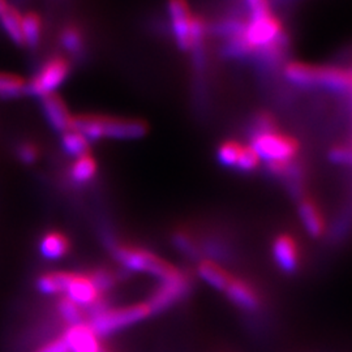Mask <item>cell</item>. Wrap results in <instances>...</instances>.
<instances>
[{
	"label": "cell",
	"instance_id": "6da1fadb",
	"mask_svg": "<svg viewBox=\"0 0 352 352\" xmlns=\"http://www.w3.org/2000/svg\"><path fill=\"white\" fill-rule=\"evenodd\" d=\"M72 128L91 142L96 140H136L146 136L149 124L139 118L115 116L109 113H78Z\"/></svg>",
	"mask_w": 352,
	"mask_h": 352
},
{
	"label": "cell",
	"instance_id": "7a4b0ae2",
	"mask_svg": "<svg viewBox=\"0 0 352 352\" xmlns=\"http://www.w3.org/2000/svg\"><path fill=\"white\" fill-rule=\"evenodd\" d=\"M111 252L116 261H119L128 270L135 273H148L158 278L161 282L174 279L183 273V270L170 264L158 254L141 247L113 243L111 244Z\"/></svg>",
	"mask_w": 352,
	"mask_h": 352
},
{
	"label": "cell",
	"instance_id": "3957f363",
	"mask_svg": "<svg viewBox=\"0 0 352 352\" xmlns=\"http://www.w3.org/2000/svg\"><path fill=\"white\" fill-rule=\"evenodd\" d=\"M151 315L149 304L140 302L126 307H106L100 312L93 314L88 324L98 337H107L126 327H132Z\"/></svg>",
	"mask_w": 352,
	"mask_h": 352
},
{
	"label": "cell",
	"instance_id": "277c9868",
	"mask_svg": "<svg viewBox=\"0 0 352 352\" xmlns=\"http://www.w3.org/2000/svg\"><path fill=\"white\" fill-rule=\"evenodd\" d=\"M72 65L68 56L54 55L38 68L37 74L28 80L26 94L42 98L63 85L68 76L71 75Z\"/></svg>",
	"mask_w": 352,
	"mask_h": 352
},
{
	"label": "cell",
	"instance_id": "5b68a950",
	"mask_svg": "<svg viewBox=\"0 0 352 352\" xmlns=\"http://www.w3.org/2000/svg\"><path fill=\"white\" fill-rule=\"evenodd\" d=\"M219 162L228 168L252 173L260 164V158L245 139H227L218 148Z\"/></svg>",
	"mask_w": 352,
	"mask_h": 352
},
{
	"label": "cell",
	"instance_id": "8992f818",
	"mask_svg": "<svg viewBox=\"0 0 352 352\" xmlns=\"http://www.w3.org/2000/svg\"><path fill=\"white\" fill-rule=\"evenodd\" d=\"M192 289V278L183 272L179 277L164 280L153 291L151 298L146 300L151 307V314L158 315L167 311L173 305L182 302Z\"/></svg>",
	"mask_w": 352,
	"mask_h": 352
},
{
	"label": "cell",
	"instance_id": "52a82bcc",
	"mask_svg": "<svg viewBox=\"0 0 352 352\" xmlns=\"http://www.w3.org/2000/svg\"><path fill=\"white\" fill-rule=\"evenodd\" d=\"M227 299L245 314H257L263 308V299L254 285L244 278L232 277L225 289Z\"/></svg>",
	"mask_w": 352,
	"mask_h": 352
},
{
	"label": "cell",
	"instance_id": "ba28073f",
	"mask_svg": "<svg viewBox=\"0 0 352 352\" xmlns=\"http://www.w3.org/2000/svg\"><path fill=\"white\" fill-rule=\"evenodd\" d=\"M102 295L103 294L89 274L72 273V278L64 296H68L81 308H91L94 311L104 305Z\"/></svg>",
	"mask_w": 352,
	"mask_h": 352
},
{
	"label": "cell",
	"instance_id": "9c48e42d",
	"mask_svg": "<svg viewBox=\"0 0 352 352\" xmlns=\"http://www.w3.org/2000/svg\"><path fill=\"white\" fill-rule=\"evenodd\" d=\"M41 103H42L43 115H45L49 126L55 132L62 135L72 128L75 113L69 110L67 102L64 101L58 93H52V94L42 97Z\"/></svg>",
	"mask_w": 352,
	"mask_h": 352
},
{
	"label": "cell",
	"instance_id": "30bf717a",
	"mask_svg": "<svg viewBox=\"0 0 352 352\" xmlns=\"http://www.w3.org/2000/svg\"><path fill=\"white\" fill-rule=\"evenodd\" d=\"M69 352H109L88 321L67 327L63 334Z\"/></svg>",
	"mask_w": 352,
	"mask_h": 352
},
{
	"label": "cell",
	"instance_id": "8fae6325",
	"mask_svg": "<svg viewBox=\"0 0 352 352\" xmlns=\"http://www.w3.org/2000/svg\"><path fill=\"white\" fill-rule=\"evenodd\" d=\"M273 256L278 267L286 274H295L300 266V251L296 240L289 234L278 235L273 243Z\"/></svg>",
	"mask_w": 352,
	"mask_h": 352
},
{
	"label": "cell",
	"instance_id": "7c38bea8",
	"mask_svg": "<svg viewBox=\"0 0 352 352\" xmlns=\"http://www.w3.org/2000/svg\"><path fill=\"white\" fill-rule=\"evenodd\" d=\"M298 212L302 226L312 238H320L325 234L327 225L324 214L318 206V202L309 193H305L298 201Z\"/></svg>",
	"mask_w": 352,
	"mask_h": 352
},
{
	"label": "cell",
	"instance_id": "4fadbf2b",
	"mask_svg": "<svg viewBox=\"0 0 352 352\" xmlns=\"http://www.w3.org/2000/svg\"><path fill=\"white\" fill-rule=\"evenodd\" d=\"M199 276L212 287L221 292H225L227 286L230 285L232 276L227 272L221 264L213 263L210 260H201L197 266Z\"/></svg>",
	"mask_w": 352,
	"mask_h": 352
},
{
	"label": "cell",
	"instance_id": "5bb4252c",
	"mask_svg": "<svg viewBox=\"0 0 352 352\" xmlns=\"http://www.w3.org/2000/svg\"><path fill=\"white\" fill-rule=\"evenodd\" d=\"M68 251L69 240L59 231L46 232L39 243V252L46 260H59L64 257Z\"/></svg>",
	"mask_w": 352,
	"mask_h": 352
},
{
	"label": "cell",
	"instance_id": "9a60e30c",
	"mask_svg": "<svg viewBox=\"0 0 352 352\" xmlns=\"http://www.w3.org/2000/svg\"><path fill=\"white\" fill-rule=\"evenodd\" d=\"M97 173L98 162L91 153H88L74 160L69 167V179L76 184L82 186L91 182L97 175Z\"/></svg>",
	"mask_w": 352,
	"mask_h": 352
},
{
	"label": "cell",
	"instance_id": "2e32d148",
	"mask_svg": "<svg viewBox=\"0 0 352 352\" xmlns=\"http://www.w3.org/2000/svg\"><path fill=\"white\" fill-rule=\"evenodd\" d=\"M72 278V272H49L42 274L37 279V289L45 295H59L64 296L69 280Z\"/></svg>",
	"mask_w": 352,
	"mask_h": 352
},
{
	"label": "cell",
	"instance_id": "e0dca14e",
	"mask_svg": "<svg viewBox=\"0 0 352 352\" xmlns=\"http://www.w3.org/2000/svg\"><path fill=\"white\" fill-rule=\"evenodd\" d=\"M59 43L68 55H82L87 46V41L81 28L76 24L63 26L59 32Z\"/></svg>",
	"mask_w": 352,
	"mask_h": 352
},
{
	"label": "cell",
	"instance_id": "ac0fdd59",
	"mask_svg": "<svg viewBox=\"0 0 352 352\" xmlns=\"http://www.w3.org/2000/svg\"><path fill=\"white\" fill-rule=\"evenodd\" d=\"M0 26L12 42L19 46H24L23 38V13L12 6H8L0 14Z\"/></svg>",
	"mask_w": 352,
	"mask_h": 352
},
{
	"label": "cell",
	"instance_id": "d6986e66",
	"mask_svg": "<svg viewBox=\"0 0 352 352\" xmlns=\"http://www.w3.org/2000/svg\"><path fill=\"white\" fill-rule=\"evenodd\" d=\"M90 145L91 142L81 132L76 131L74 128L60 135L62 149L67 155L72 157L74 160L90 153Z\"/></svg>",
	"mask_w": 352,
	"mask_h": 352
},
{
	"label": "cell",
	"instance_id": "ffe728a7",
	"mask_svg": "<svg viewBox=\"0 0 352 352\" xmlns=\"http://www.w3.org/2000/svg\"><path fill=\"white\" fill-rule=\"evenodd\" d=\"M43 34V21L37 12L23 13V38L24 46L36 49Z\"/></svg>",
	"mask_w": 352,
	"mask_h": 352
},
{
	"label": "cell",
	"instance_id": "44dd1931",
	"mask_svg": "<svg viewBox=\"0 0 352 352\" xmlns=\"http://www.w3.org/2000/svg\"><path fill=\"white\" fill-rule=\"evenodd\" d=\"M28 80L21 76L0 72V98H17L26 94Z\"/></svg>",
	"mask_w": 352,
	"mask_h": 352
},
{
	"label": "cell",
	"instance_id": "7402d4cb",
	"mask_svg": "<svg viewBox=\"0 0 352 352\" xmlns=\"http://www.w3.org/2000/svg\"><path fill=\"white\" fill-rule=\"evenodd\" d=\"M58 314L63 318L64 322L68 324V327L85 321L82 308L78 304H76L74 300H71L68 296H60L59 298V300H58Z\"/></svg>",
	"mask_w": 352,
	"mask_h": 352
},
{
	"label": "cell",
	"instance_id": "603a6c76",
	"mask_svg": "<svg viewBox=\"0 0 352 352\" xmlns=\"http://www.w3.org/2000/svg\"><path fill=\"white\" fill-rule=\"evenodd\" d=\"M174 244L176 248L186 256L195 260L201 258L200 252V244L199 241L193 238V235L187 231H177L174 234Z\"/></svg>",
	"mask_w": 352,
	"mask_h": 352
},
{
	"label": "cell",
	"instance_id": "cb8c5ba5",
	"mask_svg": "<svg viewBox=\"0 0 352 352\" xmlns=\"http://www.w3.org/2000/svg\"><path fill=\"white\" fill-rule=\"evenodd\" d=\"M16 155L23 164H34L39 158V148L33 141H21L16 146Z\"/></svg>",
	"mask_w": 352,
	"mask_h": 352
},
{
	"label": "cell",
	"instance_id": "d4e9b609",
	"mask_svg": "<svg viewBox=\"0 0 352 352\" xmlns=\"http://www.w3.org/2000/svg\"><path fill=\"white\" fill-rule=\"evenodd\" d=\"M90 278L93 279V282L96 283V286L101 291L102 294H104L106 291L113 289L116 283V278L109 269H97L91 273H89Z\"/></svg>",
	"mask_w": 352,
	"mask_h": 352
},
{
	"label": "cell",
	"instance_id": "484cf974",
	"mask_svg": "<svg viewBox=\"0 0 352 352\" xmlns=\"http://www.w3.org/2000/svg\"><path fill=\"white\" fill-rule=\"evenodd\" d=\"M36 352H69V347L62 336L59 338H55V340H50L49 343L43 344Z\"/></svg>",
	"mask_w": 352,
	"mask_h": 352
},
{
	"label": "cell",
	"instance_id": "4316f807",
	"mask_svg": "<svg viewBox=\"0 0 352 352\" xmlns=\"http://www.w3.org/2000/svg\"><path fill=\"white\" fill-rule=\"evenodd\" d=\"M10 4L7 3V0H0V14L6 11V8L8 7Z\"/></svg>",
	"mask_w": 352,
	"mask_h": 352
}]
</instances>
